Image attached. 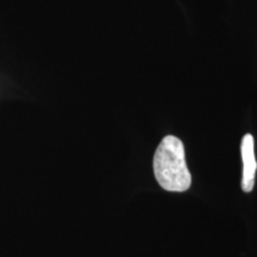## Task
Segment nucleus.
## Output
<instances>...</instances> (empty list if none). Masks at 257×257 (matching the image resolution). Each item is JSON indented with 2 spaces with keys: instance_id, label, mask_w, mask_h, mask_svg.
Returning <instances> with one entry per match:
<instances>
[{
  "instance_id": "2",
  "label": "nucleus",
  "mask_w": 257,
  "mask_h": 257,
  "mask_svg": "<svg viewBox=\"0 0 257 257\" xmlns=\"http://www.w3.org/2000/svg\"><path fill=\"white\" fill-rule=\"evenodd\" d=\"M240 154L243 160V179L242 188L244 192L249 193L255 186V175L257 170V162L253 150V137L252 135L246 134L243 137L240 144Z\"/></svg>"
},
{
  "instance_id": "1",
  "label": "nucleus",
  "mask_w": 257,
  "mask_h": 257,
  "mask_svg": "<svg viewBox=\"0 0 257 257\" xmlns=\"http://www.w3.org/2000/svg\"><path fill=\"white\" fill-rule=\"evenodd\" d=\"M154 174L161 187L168 192H185L192 176L186 163L185 147L175 136H166L154 155Z\"/></svg>"
}]
</instances>
